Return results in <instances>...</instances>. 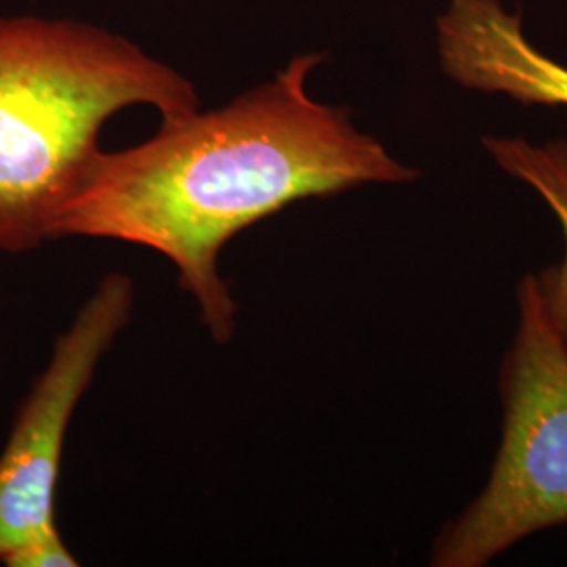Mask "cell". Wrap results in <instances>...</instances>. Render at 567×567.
I'll use <instances>...</instances> for the list:
<instances>
[{"instance_id":"cell-1","label":"cell","mask_w":567,"mask_h":567,"mask_svg":"<svg viewBox=\"0 0 567 567\" xmlns=\"http://www.w3.org/2000/svg\"><path fill=\"white\" fill-rule=\"evenodd\" d=\"M324 60L299 55L225 107L163 118L147 142L102 152L61 206L49 243L114 240L161 255L210 339L231 343L238 301L219 259L240 231L307 198L421 177L360 131L351 110L309 95L307 79Z\"/></svg>"},{"instance_id":"cell-2","label":"cell","mask_w":567,"mask_h":567,"mask_svg":"<svg viewBox=\"0 0 567 567\" xmlns=\"http://www.w3.org/2000/svg\"><path fill=\"white\" fill-rule=\"evenodd\" d=\"M200 110L194 84L121 37L74 21L0 18V252L49 243L116 112Z\"/></svg>"},{"instance_id":"cell-3","label":"cell","mask_w":567,"mask_h":567,"mask_svg":"<svg viewBox=\"0 0 567 567\" xmlns=\"http://www.w3.org/2000/svg\"><path fill=\"white\" fill-rule=\"evenodd\" d=\"M498 368L501 442L486 486L435 534L433 567H486L529 536L567 526V344L538 274L515 288Z\"/></svg>"},{"instance_id":"cell-4","label":"cell","mask_w":567,"mask_h":567,"mask_svg":"<svg viewBox=\"0 0 567 567\" xmlns=\"http://www.w3.org/2000/svg\"><path fill=\"white\" fill-rule=\"evenodd\" d=\"M135 313L128 274H105L58 334L49 362L18 408L0 452V564L58 524V486L65 437L103 358Z\"/></svg>"},{"instance_id":"cell-5","label":"cell","mask_w":567,"mask_h":567,"mask_svg":"<svg viewBox=\"0 0 567 567\" xmlns=\"http://www.w3.org/2000/svg\"><path fill=\"white\" fill-rule=\"evenodd\" d=\"M435 44L442 72L461 89L567 110L566 63L529 41L522 13L503 0H447Z\"/></svg>"},{"instance_id":"cell-6","label":"cell","mask_w":567,"mask_h":567,"mask_svg":"<svg viewBox=\"0 0 567 567\" xmlns=\"http://www.w3.org/2000/svg\"><path fill=\"white\" fill-rule=\"evenodd\" d=\"M482 145L505 175L540 196L561 229L564 259L538 271V280L567 344V140L555 137L536 143L526 137L486 135Z\"/></svg>"},{"instance_id":"cell-7","label":"cell","mask_w":567,"mask_h":567,"mask_svg":"<svg viewBox=\"0 0 567 567\" xmlns=\"http://www.w3.org/2000/svg\"><path fill=\"white\" fill-rule=\"evenodd\" d=\"M7 567H76L79 557L65 545L60 526L30 538L2 559Z\"/></svg>"}]
</instances>
